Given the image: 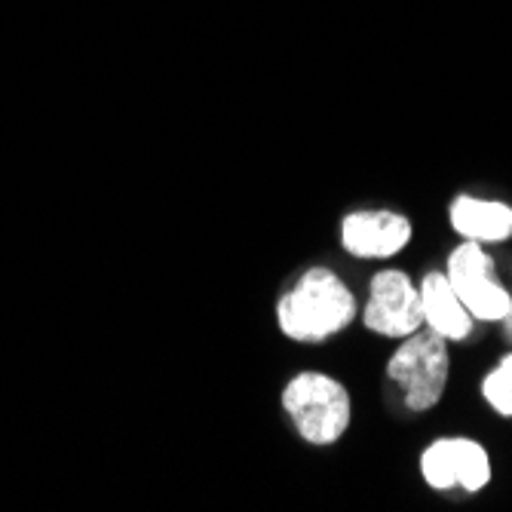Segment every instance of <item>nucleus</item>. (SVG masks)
Instances as JSON below:
<instances>
[{
    "label": "nucleus",
    "mask_w": 512,
    "mask_h": 512,
    "mask_svg": "<svg viewBox=\"0 0 512 512\" xmlns=\"http://www.w3.org/2000/svg\"><path fill=\"white\" fill-rule=\"evenodd\" d=\"M421 289V313H424V329L436 332L448 344H463L470 341L476 332V319L470 310L463 307L457 292L451 289L445 270H430L417 283Z\"/></svg>",
    "instance_id": "nucleus-8"
},
{
    "label": "nucleus",
    "mask_w": 512,
    "mask_h": 512,
    "mask_svg": "<svg viewBox=\"0 0 512 512\" xmlns=\"http://www.w3.org/2000/svg\"><path fill=\"white\" fill-rule=\"evenodd\" d=\"M414 224L396 209H353L338 224V243L350 258L387 261L408 249Z\"/></svg>",
    "instance_id": "nucleus-7"
},
{
    "label": "nucleus",
    "mask_w": 512,
    "mask_h": 512,
    "mask_svg": "<svg viewBox=\"0 0 512 512\" xmlns=\"http://www.w3.org/2000/svg\"><path fill=\"white\" fill-rule=\"evenodd\" d=\"M448 224L460 240L488 249L512 240V206L476 194H457L448 206Z\"/></svg>",
    "instance_id": "nucleus-9"
},
{
    "label": "nucleus",
    "mask_w": 512,
    "mask_h": 512,
    "mask_svg": "<svg viewBox=\"0 0 512 512\" xmlns=\"http://www.w3.org/2000/svg\"><path fill=\"white\" fill-rule=\"evenodd\" d=\"M503 325H506V332L512 335V307H509V313L503 316Z\"/></svg>",
    "instance_id": "nucleus-11"
},
{
    "label": "nucleus",
    "mask_w": 512,
    "mask_h": 512,
    "mask_svg": "<svg viewBox=\"0 0 512 512\" xmlns=\"http://www.w3.org/2000/svg\"><path fill=\"white\" fill-rule=\"evenodd\" d=\"M482 399L497 417L512 421V353L500 356V362L482 378Z\"/></svg>",
    "instance_id": "nucleus-10"
},
{
    "label": "nucleus",
    "mask_w": 512,
    "mask_h": 512,
    "mask_svg": "<svg viewBox=\"0 0 512 512\" xmlns=\"http://www.w3.org/2000/svg\"><path fill=\"white\" fill-rule=\"evenodd\" d=\"M279 405L298 439L313 448L338 445L353 424V396L347 384L316 368L292 375L279 393Z\"/></svg>",
    "instance_id": "nucleus-2"
},
{
    "label": "nucleus",
    "mask_w": 512,
    "mask_h": 512,
    "mask_svg": "<svg viewBox=\"0 0 512 512\" xmlns=\"http://www.w3.org/2000/svg\"><path fill=\"white\" fill-rule=\"evenodd\" d=\"M362 325L378 338L402 341L424 329L421 289L399 267H384L368 279V298L359 307Z\"/></svg>",
    "instance_id": "nucleus-6"
},
{
    "label": "nucleus",
    "mask_w": 512,
    "mask_h": 512,
    "mask_svg": "<svg viewBox=\"0 0 512 512\" xmlns=\"http://www.w3.org/2000/svg\"><path fill=\"white\" fill-rule=\"evenodd\" d=\"M445 276L476 322H503L512 307V292L497 276L494 258L485 246L460 240L445 261Z\"/></svg>",
    "instance_id": "nucleus-5"
},
{
    "label": "nucleus",
    "mask_w": 512,
    "mask_h": 512,
    "mask_svg": "<svg viewBox=\"0 0 512 512\" xmlns=\"http://www.w3.org/2000/svg\"><path fill=\"white\" fill-rule=\"evenodd\" d=\"M387 381L408 411H433L451 381V344L430 329H417L396 341V350L387 359Z\"/></svg>",
    "instance_id": "nucleus-3"
},
{
    "label": "nucleus",
    "mask_w": 512,
    "mask_h": 512,
    "mask_svg": "<svg viewBox=\"0 0 512 512\" xmlns=\"http://www.w3.org/2000/svg\"><path fill=\"white\" fill-rule=\"evenodd\" d=\"M359 316L353 289L332 270L313 264L276 301V325L295 344H322Z\"/></svg>",
    "instance_id": "nucleus-1"
},
{
    "label": "nucleus",
    "mask_w": 512,
    "mask_h": 512,
    "mask_svg": "<svg viewBox=\"0 0 512 512\" xmlns=\"http://www.w3.org/2000/svg\"><path fill=\"white\" fill-rule=\"evenodd\" d=\"M427 488L439 494H482L491 485V451L470 436H439L417 460Z\"/></svg>",
    "instance_id": "nucleus-4"
}]
</instances>
